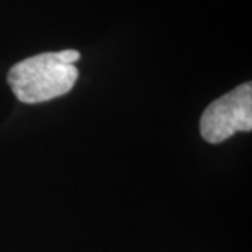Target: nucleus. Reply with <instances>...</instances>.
<instances>
[{
	"label": "nucleus",
	"mask_w": 252,
	"mask_h": 252,
	"mask_svg": "<svg viewBox=\"0 0 252 252\" xmlns=\"http://www.w3.org/2000/svg\"><path fill=\"white\" fill-rule=\"evenodd\" d=\"M251 81L244 83L213 101L200 118V135L207 143L219 144L237 132H251Z\"/></svg>",
	"instance_id": "2"
},
{
	"label": "nucleus",
	"mask_w": 252,
	"mask_h": 252,
	"mask_svg": "<svg viewBox=\"0 0 252 252\" xmlns=\"http://www.w3.org/2000/svg\"><path fill=\"white\" fill-rule=\"evenodd\" d=\"M56 55L63 63H67V64H74L77 61H80V52L74 49H64L61 52H56Z\"/></svg>",
	"instance_id": "3"
},
{
	"label": "nucleus",
	"mask_w": 252,
	"mask_h": 252,
	"mask_svg": "<svg viewBox=\"0 0 252 252\" xmlns=\"http://www.w3.org/2000/svg\"><path fill=\"white\" fill-rule=\"evenodd\" d=\"M77 79V67L63 63L56 52L27 58L14 64L7 74L11 91L24 104H39L62 97L72 90Z\"/></svg>",
	"instance_id": "1"
}]
</instances>
